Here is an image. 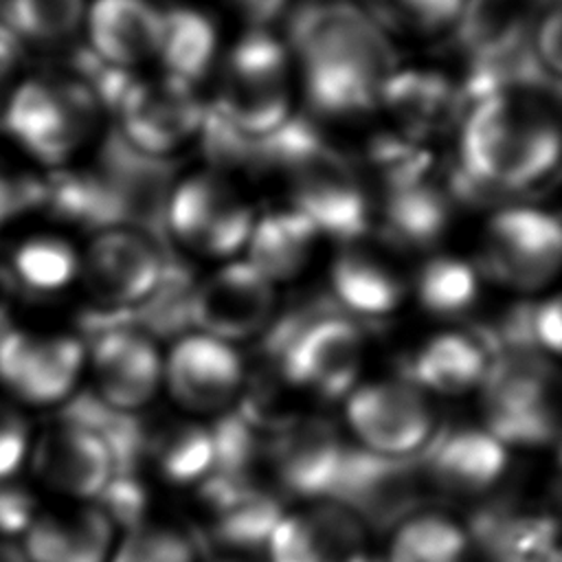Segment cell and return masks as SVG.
Wrapping results in <instances>:
<instances>
[{"instance_id":"cell-1","label":"cell","mask_w":562,"mask_h":562,"mask_svg":"<svg viewBox=\"0 0 562 562\" xmlns=\"http://www.w3.org/2000/svg\"><path fill=\"white\" fill-rule=\"evenodd\" d=\"M290 57L310 103L329 116H353L382 101L395 75V50L364 9L321 2L292 22Z\"/></svg>"},{"instance_id":"cell-2","label":"cell","mask_w":562,"mask_h":562,"mask_svg":"<svg viewBox=\"0 0 562 562\" xmlns=\"http://www.w3.org/2000/svg\"><path fill=\"white\" fill-rule=\"evenodd\" d=\"M555 103L533 88L483 94L465 114L459 158L472 180L496 189H525L544 180L560 158Z\"/></svg>"},{"instance_id":"cell-3","label":"cell","mask_w":562,"mask_h":562,"mask_svg":"<svg viewBox=\"0 0 562 562\" xmlns=\"http://www.w3.org/2000/svg\"><path fill=\"white\" fill-rule=\"evenodd\" d=\"M99 119L92 88L61 72H26L0 110L2 138L40 169L75 160L94 138Z\"/></svg>"},{"instance_id":"cell-4","label":"cell","mask_w":562,"mask_h":562,"mask_svg":"<svg viewBox=\"0 0 562 562\" xmlns=\"http://www.w3.org/2000/svg\"><path fill=\"white\" fill-rule=\"evenodd\" d=\"M292 57L268 31L255 26L222 57L215 75V114L244 136L281 130L294 103Z\"/></svg>"},{"instance_id":"cell-5","label":"cell","mask_w":562,"mask_h":562,"mask_svg":"<svg viewBox=\"0 0 562 562\" xmlns=\"http://www.w3.org/2000/svg\"><path fill=\"white\" fill-rule=\"evenodd\" d=\"M474 266L483 279L512 292L547 290L562 268L560 220L527 204L494 211L481 231Z\"/></svg>"},{"instance_id":"cell-6","label":"cell","mask_w":562,"mask_h":562,"mask_svg":"<svg viewBox=\"0 0 562 562\" xmlns=\"http://www.w3.org/2000/svg\"><path fill=\"white\" fill-rule=\"evenodd\" d=\"M165 217L182 248L198 257L228 261L244 252L255 211L228 178L193 171L171 189Z\"/></svg>"},{"instance_id":"cell-7","label":"cell","mask_w":562,"mask_h":562,"mask_svg":"<svg viewBox=\"0 0 562 562\" xmlns=\"http://www.w3.org/2000/svg\"><path fill=\"white\" fill-rule=\"evenodd\" d=\"M342 400L349 435L378 459L411 457L435 435L432 404L413 382L395 378L358 382Z\"/></svg>"},{"instance_id":"cell-8","label":"cell","mask_w":562,"mask_h":562,"mask_svg":"<svg viewBox=\"0 0 562 562\" xmlns=\"http://www.w3.org/2000/svg\"><path fill=\"white\" fill-rule=\"evenodd\" d=\"M83 373L86 342L72 334L29 327L0 334V384L22 404H61Z\"/></svg>"},{"instance_id":"cell-9","label":"cell","mask_w":562,"mask_h":562,"mask_svg":"<svg viewBox=\"0 0 562 562\" xmlns=\"http://www.w3.org/2000/svg\"><path fill=\"white\" fill-rule=\"evenodd\" d=\"M116 112L125 140L147 156L180 151L204 125V103L195 83L165 70L130 81Z\"/></svg>"},{"instance_id":"cell-10","label":"cell","mask_w":562,"mask_h":562,"mask_svg":"<svg viewBox=\"0 0 562 562\" xmlns=\"http://www.w3.org/2000/svg\"><path fill=\"white\" fill-rule=\"evenodd\" d=\"M263 461L285 494L318 501L342 479L347 450L331 422L318 415H294L270 430Z\"/></svg>"},{"instance_id":"cell-11","label":"cell","mask_w":562,"mask_h":562,"mask_svg":"<svg viewBox=\"0 0 562 562\" xmlns=\"http://www.w3.org/2000/svg\"><path fill=\"white\" fill-rule=\"evenodd\" d=\"M165 272L156 241L132 226L101 228L79 255V279L103 307H130L147 301Z\"/></svg>"},{"instance_id":"cell-12","label":"cell","mask_w":562,"mask_h":562,"mask_svg":"<svg viewBox=\"0 0 562 562\" xmlns=\"http://www.w3.org/2000/svg\"><path fill=\"white\" fill-rule=\"evenodd\" d=\"M189 310L198 331L237 347L270 325L277 312V285L246 259L235 257L222 261L193 288Z\"/></svg>"},{"instance_id":"cell-13","label":"cell","mask_w":562,"mask_h":562,"mask_svg":"<svg viewBox=\"0 0 562 562\" xmlns=\"http://www.w3.org/2000/svg\"><path fill=\"white\" fill-rule=\"evenodd\" d=\"M246 367L239 349L198 329L176 338L162 353V391L195 417L226 411L241 393Z\"/></svg>"},{"instance_id":"cell-14","label":"cell","mask_w":562,"mask_h":562,"mask_svg":"<svg viewBox=\"0 0 562 562\" xmlns=\"http://www.w3.org/2000/svg\"><path fill=\"white\" fill-rule=\"evenodd\" d=\"M42 485L68 501L92 503L116 474V452L108 437L83 422H57L44 428L29 450Z\"/></svg>"},{"instance_id":"cell-15","label":"cell","mask_w":562,"mask_h":562,"mask_svg":"<svg viewBox=\"0 0 562 562\" xmlns=\"http://www.w3.org/2000/svg\"><path fill=\"white\" fill-rule=\"evenodd\" d=\"M290 206L323 235L360 239L369 228L371 198L353 167L329 154L301 156L290 173Z\"/></svg>"},{"instance_id":"cell-16","label":"cell","mask_w":562,"mask_h":562,"mask_svg":"<svg viewBox=\"0 0 562 562\" xmlns=\"http://www.w3.org/2000/svg\"><path fill=\"white\" fill-rule=\"evenodd\" d=\"M263 547L268 562H369L362 518L327 498L281 512Z\"/></svg>"},{"instance_id":"cell-17","label":"cell","mask_w":562,"mask_h":562,"mask_svg":"<svg viewBox=\"0 0 562 562\" xmlns=\"http://www.w3.org/2000/svg\"><path fill=\"white\" fill-rule=\"evenodd\" d=\"M364 336L342 316H321L305 323L281 356V371L296 389L321 397H345L360 380Z\"/></svg>"},{"instance_id":"cell-18","label":"cell","mask_w":562,"mask_h":562,"mask_svg":"<svg viewBox=\"0 0 562 562\" xmlns=\"http://www.w3.org/2000/svg\"><path fill=\"white\" fill-rule=\"evenodd\" d=\"M86 371L114 411H140L162 391V351L134 327H112L94 338L86 347Z\"/></svg>"},{"instance_id":"cell-19","label":"cell","mask_w":562,"mask_h":562,"mask_svg":"<svg viewBox=\"0 0 562 562\" xmlns=\"http://www.w3.org/2000/svg\"><path fill=\"white\" fill-rule=\"evenodd\" d=\"M114 544L116 525L110 512L68 501L31 514L20 547L29 562H108Z\"/></svg>"},{"instance_id":"cell-20","label":"cell","mask_w":562,"mask_h":562,"mask_svg":"<svg viewBox=\"0 0 562 562\" xmlns=\"http://www.w3.org/2000/svg\"><path fill=\"white\" fill-rule=\"evenodd\" d=\"M483 389L487 430L505 446L542 441L551 426V402L544 371L529 360H503L490 367Z\"/></svg>"},{"instance_id":"cell-21","label":"cell","mask_w":562,"mask_h":562,"mask_svg":"<svg viewBox=\"0 0 562 562\" xmlns=\"http://www.w3.org/2000/svg\"><path fill=\"white\" fill-rule=\"evenodd\" d=\"M165 9L151 0H88L83 29L90 48L114 68H138L158 59Z\"/></svg>"},{"instance_id":"cell-22","label":"cell","mask_w":562,"mask_h":562,"mask_svg":"<svg viewBox=\"0 0 562 562\" xmlns=\"http://www.w3.org/2000/svg\"><path fill=\"white\" fill-rule=\"evenodd\" d=\"M334 299L362 318H384L397 312L408 285L395 263L360 239L345 241L329 266Z\"/></svg>"},{"instance_id":"cell-23","label":"cell","mask_w":562,"mask_h":562,"mask_svg":"<svg viewBox=\"0 0 562 562\" xmlns=\"http://www.w3.org/2000/svg\"><path fill=\"white\" fill-rule=\"evenodd\" d=\"M507 465V446L485 426H468L439 441L430 474L441 490L454 496H483L501 483Z\"/></svg>"},{"instance_id":"cell-24","label":"cell","mask_w":562,"mask_h":562,"mask_svg":"<svg viewBox=\"0 0 562 562\" xmlns=\"http://www.w3.org/2000/svg\"><path fill=\"white\" fill-rule=\"evenodd\" d=\"M321 233L307 217L285 209L255 215L244 257L270 283L281 285L299 279L314 259Z\"/></svg>"},{"instance_id":"cell-25","label":"cell","mask_w":562,"mask_h":562,"mask_svg":"<svg viewBox=\"0 0 562 562\" xmlns=\"http://www.w3.org/2000/svg\"><path fill=\"white\" fill-rule=\"evenodd\" d=\"M492 367L485 345L459 329H446L422 342L413 358V384L426 395L459 397L481 389Z\"/></svg>"},{"instance_id":"cell-26","label":"cell","mask_w":562,"mask_h":562,"mask_svg":"<svg viewBox=\"0 0 562 562\" xmlns=\"http://www.w3.org/2000/svg\"><path fill=\"white\" fill-rule=\"evenodd\" d=\"M472 538L446 512L408 514L391 533L384 562H470Z\"/></svg>"},{"instance_id":"cell-27","label":"cell","mask_w":562,"mask_h":562,"mask_svg":"<svg viewBox=\"0 0 562 562\" xmlns=\"http://www.w3.org/2000/svg\"><path fill=\"white\" fill-rule=\"evenodd\" d=\"M483 277L474 261L454 255H435L419 266L411 292L428 314L454 318L476 305Z\"/></svg>"},{"instance_id":"cell-28","label":"cell","mask_w":562,"mask_h":562,"mask_svg":"<svg viewBox=\"0 0 562 562\" xmlns=\"http://www.w3.org/2000/svg\"><path fill=\"white\" fill-rule=\"evenodd\" d=\"M79 255L64 235L35 233L18 244L7 259L15 288L35 292H59L79 279Z\"/></svg>"},{"instance_id":"cell-29","label":"cell","mask_w":562,"mask_h":562,"mask_svg":"<svg viewBox=\"0 0 562 562\" xmlns=\"http://www.w3.org/2000/svg\"><path fill=\"white\" fill-rule=\"evenodd\" d=\"M217 33L213 22L193 9L165 11L158 59L162 70L195 83L213 64Z\"/></svg>"},{"instance_id":"cell-30","label":"cell","mask_w":562,"mask_h":562,"mask_svg":"<svg viewBox=\"0 0 562 562\" xmlns=\"http://www.w3.org/2000/svg\"><path fill=\"white\" fill-rule=\"evenodd\" d=\"M386 193L384 215L393 233L411 244L435 241L448 220V209L437 189L415 173H397Z\"/></svg>"},{"instance_id":"cell-31","label":"cell","mask_w":562,"mask_h":562,"mask_svg":"<svg viewBox=\"0 0 562 562\" xmlns=\"http://www.w3.org/2000/svg\"><path fill=\"white\" fill-rule=\"evenodd\" d=\"M158 474L176 485L204 481L220 459V443L211 428L195 422L167 428L151 446Z\"/></svg>"},{"instance_id":"cell-32","label":"cell","mask_w":562,"mask_h":562,"mask_svg":"<svg viewBox=\"0 0 562 562\" xmlns=\"http://www.w3.org/2000/svg\"><path fill=\"white\" fill-rule=\"evenodd\" d=\"M88 0H9L7 26L26 46H59L83 29Z\"/></svg>"},{"instance_id":"cell-33","label":"cell","mask_w":562,"mask_h":562,"mask_svg":"<svg viewBox=\"0 0 562 562\" xmlns=\"http://www.w3.org/2000/svg\"><path fill=\"white\" fill-rule=\"evenodd\" d=\"M108 562H200L193 538L162 520H140L112 549Z\"/></svg>"},{"instance_id":"cell-34","label":"cell","mask_w":562,"mask_h":562,"mask_svg":"<svg viewBox=\"0 0 562 562\" xmlns=\"http://www.w3.org/2000/svg\"><path fill=\"white\" fill-rule=\"evenodd\" d=\"M48 198L42 169L20 154L7 138H0V228H7L33 213Z\"/></svg>"},{"instance_id":"cell-35","label":"cell","mask_w":562,"mask_h":562,"mask_svg":"<svg viewBox=\"0 0 562 562\" xmlns=\"http://www.w3.org/2000/svg\"><path fill=\"white\" fill-rule=\"evenodd\" d=\"M465 0H367V13L382 26L413 35H435L461 18Z\"/></svg>"},{"instance_id":"cell-36","label":"cell","mask_w":562,"mask_h":562,"mask_svg":"<svg viewBox=\"0 0 562 562\" xmlns=\"http://www.w3.org/2000/svg\"><path fill=\"white\" fill-rule=\"evenodd\" d=\"M31 428L26 417L9 402L0 400V483L13 479L31 450Z\"/></svg>"},{"instance_id":"cell-37","label":"cell","mask_w":562,"mask_h":562,"mask_svg":"<svg viewBox=\"0 0 562 562\" xmlns=\"http://www.w3.org/2000/svg\"><path fill=\"white\" fill-rule=\"evenodd\" d=\"M562 303L560 299L547 296L540 301L531 314H529V334L531 342L544 353L555 358L560 353V342H562Z\"/></svg>"},{"instance_id":"cell-38","label":"cell","mask_w":562,"mask_h":562,"mask_svg":"<svg viewBox=\"0 0 562 562\" xmlns=\"http://www.w3.org/2000/svg\"><path fill=\"white\" fill-rule=\"evenodd\" d=\"M533 48L549 75H560V59H562V15L560 7L553 4L549 11L542 13L536 33H533Z\"/></svg>"},{"instance_id":"cell-39","label":"cell","mask_w":562,"mask_h":562,"mask_svg":"<svg viewBox=\"0 0 562 562\" xmlns=\"http://www.w3.org/2000/svg\"><path fill=\"white\" fill-rule=\"evenodd\" d=\"M26 75L24 70V44L13 35V31L0 24V110L4 108L9 94L18 81Z\"/></svg>"},{"instance_id":"cell-40","label":"cell","mask_w":562,"mask_h":562,"mask_svg":"<svg viewBox=\"0 0 562 562\" xmlns=\"http://www.w3.org/2000/svg\"><path fill=\"white\" fill-rule=\"evenodd\" d=\"M239 13L250 20L255 26H263L270 20H274L277 15H281V11L285 9L288 0H231Z\"/></svg>"},{"instance_id":"cell-41","label":"cell","mask_w":562,"mask_h":562,"mask_svg":"<svg viewBox=\"0 0 562 562\" xmlns=\"http://www.w3.org/2000/svg\"><path fill=\"white\" fill-rule=\"evenodd\" d=\"M15 292V281L9 272V266H7V259L0 257V314L4 312L11 294Z\"/></svg>"},{"instance_id":"cell-42","label":"cell","mask_w":562,"mask_h":562,"mask_svg":"<svg viewBox=\"0 0 562 562\" xmlns=\"http://www.w3.org/2000/svg\"><path fill=\"white\" fill-rule=\"evenodd\" d=\"M0 562H29L22 547L9 540H0Z\"/></svg>"}]
</instances>
